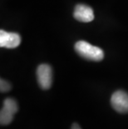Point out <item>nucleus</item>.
I'll return each mask as SVG.
<instances>
[{"label": "nucleus", "mask_w": 128, "mask_h": 129, "mask_svg": "<svg viewBox=\"0 0 128 129\" xmlns=\"http://www.w3.org/2000/svg\"><path fill=\"white\" fill-rule=\"evenodd\" d=\"M11 88H12V86L9 82H7L4 79L0 80V91L1 92H7L10 91Z\"/></svg>", "instance_id": "nucleus-7"}, {"label": "nucleus", "mask_w": 128, "mask_h": 129, "mask_svg": "<svg viewBox=\"0 0 128 129\" xmlns=\"http://www.w3.org/2000/svg\"><path fill=\"white\" fill-rule=\"evenodd\" d=\"M73 16L77 20L83 23H89L94 19V13L92 8L84 4H77L75 7Z\"/></svg>", "instance_id": "nucleus-6"}, {"label": "nucleus", "mask_w": 128, "mask_h": 129, "mask_svg": "<svg viewBox=\"0 0 128 129\" xmlns=\"http://www.w3.org/2000/svg\"><path fill=\"white\" fill-rule=\"evenodd\" d=\"M75 50L80 56L91 61L98 62L104 57V52L102 48L85 41H78L75 44Z\"/></svg>", "instance_id": "nucleus-1"}, {"label": "nucleus", "mask_w": 128, "mask_h": 129, "mask_svg": "<svg viewBox=\"0 0 128 129\" xmlns=\"http://www.w3.org/2000/svg\"><path fill=\"white\" fill-rule=\"evenodd\" d=\"M18 110V103L13 98H6L4 102V107L0 112L1 125H9L13 120L14 115Z\"/></svg>", "instance_id": "nucleus-2"}, {"label": "nucleus", "mask_w": 128, "mask_h": 129, "mask_svg": "<svg viewBox=\"0 0 128 129\" xmlns=\"http://www.w3.org/2000/svg\"><path fill=\"white\" fill-rule=\"evenodd\" d=\"M37 78L41 88L49 89L53 83V70L50 65L41 64L37 69Z\"/></svg>", "instance_id": "nucleus-3"}, {"label": "nucleus", "mask_w": 128, "mask_h": 129, "mask_svg": "<svg viewBox=\"0 0 128 129\" xmlns=\"http://www.w3.org/2000/svg\"><path fill=\"white\" fill-rule=\"evenodd\" d=\"M72 129H81V128L80 127V126H79L77 123H73L72 126Z\"/></svg>", "instance_id": "nucleus-8"}, {"label": "nucleus", "mask_w": 128, "mask_h": 129, "mask_svg": "<svg viewBox=\"0 0 128 129\" xmlns=\"http://www.w3.org/2000/svg\"><path fill=\"white\" fill-rule=\"evenodd\" d=\"M21 37L17 33L0 31V47L7 48H15L19 46Z\"/></svg>", "instance_id": "nucleus-5"}, {"label": "nucleus", "mask_w": 128, "mask_h": 129, "mask_svg": "<svg viewBox=\"0 0 128 129\" xmlns=\"http://www.w3.org/2000/svg\"><path fill=\"white\" fill-rule=\"evenodd\" d=\"M111 103L112 108L120 113L128 112V93L125 91L115 92L111 96Z\"/></svg>", "instance_id": "nucleus-4"}]
</instances>
